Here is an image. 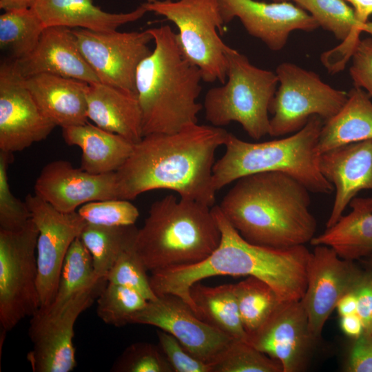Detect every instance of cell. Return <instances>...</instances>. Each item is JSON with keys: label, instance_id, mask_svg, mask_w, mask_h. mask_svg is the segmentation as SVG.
<instances>
[{"label": "cell", "instance_id": "e575fe53", "mask_svg": "<svg viewBox=\"0 0 372 372\" xmlns=\"http://www.w3.org/2000/svg\"><path fill=\"white\" fill-rule=\"evenodd\" d=\"M212 372H282L280 364L247 341L233 340L211 364Z\"/></svg>", "mask_w": 372, "mask_h": 372}, {"label": "cell", "instance_id": "30bf717a", "mask_svg": "<svg viewBox=\"0 0 372 372\" xmlns=\"http://www.w3.org/2000/svg\"><path fill=\"white\" fill-rule=\"evenodd\" d=\"M38 236L32 219L18 231L0 229V324L4 331L12 330L40 309Z\"/></svg>", "mask_w": 372, "mask_h": 372}, {"label": "cell", "instance_id": "d590c367", "mask_svg": "<svg viewBox=\"0 0 372 372\" xmlns=\"http://www.w3.org/2000/svg\"><path fill=\"white\" fill-rule=\"evenodd\" d=\"M77 212L87 224L105 227L133 225L139 216L135 205L121 198L90 202L81 205Z\"/></svg>", "mask_w": 372, "mask_h": 372}, {"label": "cell", "instance_id": "8d00e7d4", "mask_svg": "<svg viewBox=\"0 0 372 372\" xmlns=\"http://www.w3.org/2000/svg\"><path fill=\"white\" fill-rule=\"evenodd\" d=\"M133 245L121 254L105 278L107 282L135 290L147 301L155 300L158 296L151 287L147 270Z\"/></svg>", "mask_w": 372, "mask_h": 372}, {"label": "cell", "instance_id": "7bdbcfd3", "mask_svg": "<svg viewBox=\"0 0 372 372\" xmlns=\"http://www.w3.org/2000/svg\"><path fill=\"white\" fill-rule=\"evenodd\" d=\"M354 292L358 300L357 314L362 321L364 331L369 332L372 320V271H365Z\"/></svg>", "mask_w": 372, "mask_h": 372}, {"label": "cell", "instance_id": "3957f363", "mask_svg": "<svg viewBox=\"0 0 372 372\" xmlns=\"http://www.w3.org/2000/svg\"><path fill=\"white\" fill-rule=\"evenodd\" d=\"M309 192L287 174L256 173L236 180L218 207L248 242L287 248L304 245L315 236Z\"/></svg>", "mask_w": 372, "mask_h": 372}, {"label": "cell", "instance_id": "f6af8a7d", "mask_svg": "<svg viewBox=\"0 0 372 372\" xmlns=\"http://www.w3.org/2000/svg\"><path fill=\"white\" fill-rule=\"evenodd\" d=\"M335 309L340 317L357 313L358 300L354 291L344 295L338 302Z\"/></svg>", "mask_w": 372, "mask_h": 372}, {"label": "cell", "instance_id": "f546056e", "mask_svg": "<svg viewBox=\"0 0 372 372\" xmlns=\"http://www.w3.org/2000/svg\"><path fill=\"white\" fill-rule=\"evenodd\" d=\"M137 231L134 225L120 227L85 225L79 238L92 258L98 277L105 278L121 254L134 245Z\"/></svg>", "mask_w": 372, "mask_h": 372}, {"label": "cell", "instance_id": "681fc988", "mask_svg": "<svg viewBox=\"0 0 372 372\" xmlns=\"http://www.w3.org/2000/svg\"><path fill=\"white\" fill-rule=\"evenodd\" d=\"M273 2H282V1H287L289 0H271Z\"/></svg>", "mask_w": 372, "mask_h": 372}, {"label": "cell", "instance_id": "60d3db41", "mask_svg": "<svg viewBox=\"0 0 372 372\" xmlns=\"http://www.w3.org/2000/svg\"><path fill=\"white\" fill-rule=\"evenodd\" d=\"M351 59L349 73L354 86L363 89L372 98V38L360 39Z\"/></svg>", "mask_w": 372, "mask_h": 372}, {"label": "cell", "instance_id": "d4e9b609", "mask_svg": "<svg viewBox=\"0 0 372 372\" xmlns=\"http://www.w3.org/2000/svg\"><path fill=\"white\" fill-rule=\"evenodd\" d=\"M31 8L45 28L61 26L110 32L141 19L143 4L127 12L112 13L94 5L93 0H34Z\"/></svg>", "mask_w": 372, "mask_h": 372}, {"label": "cell", "instance_id": "277c9868", "mask_svg": "<svg viewBox=\"0 0 372 372\" xmlns=\"http://www.w3.org/2000/svg\"><path fill=\"white\" fill-rule=\"evenodd\" d=\"M147 30L154 48L138 65L135 81L143 136L174 133L198 123L203 108L197 101L200 71L183 53L177 33L168 25Z\"/></svg>", "mask_w": 372, "mask_h": 372}, {"label": "cell", "instance_id": "ac0fdd59", "mask_svg": "<svg viewBox=\"0 0 372 372\" xmlns=\"http://www.w3.org/2000/svg\"><path fill=\"white\" fill-rule=\"evenodd\" d=\"M225 23L240 20L251 36L268 48L279 51L295 30L311 32L319 25L304 10L287 1L265 3L256 0H219Z\"/></svg>", "mask_w": 372, "mask_h": 372}, {"label": "cell", "instance_id": "7dc6e473", "mask_svg": "<svg viewBox=\"0 0 372 372\" xmlns=\"http://www.w3.org/2000/svg\"><path fill=\"white\" fill-rule=\"evenodd\" d=\"M34 0H1L0 8L6 10L30 8Z\"/></svg>", "mask_w": 372, "mask_h": 372}, {"label": "cell", "instance_id": "1f68e13d", "mask_svg": "<svg viewBox=\"0 0 372 372\" xmlns=\"http://www.w3.org/2000/svg\"><path fill=\"white\" fill-rule=\"evenodd\" d=\"M102 278L96 275L92 258L80 238L70 246L64 258L56 296L52 303L40 309L54 311L74 294Z\"/></svg>", "mask_w": 372, "mask_h": 372}, {"label": "cell", "instance_id": "b9f144b4", "mask_svg": "<svg viewBox=\"0 0 372 372\" xmlns=\"http://www.w3.org/2000/svg\"><path fill=\"white\" fill-rule=\"evenodd\" d=\"M351 348L345 371L348 372H372V334L364 331Z\"/></svg>", "mask_w": 372, "mask_h": 372}, {"label": "cell", "instance_id": "d6986e66", "mask_svg": "<svg viewBox=\"0 0 372 372\" xmlns=\"http://www.w3.org/2000/svg\"><path fill=\"white\" fill-rule=\"evenodd\" d=\"M34 189L35 195L63 213L90 202L118 198L115 172L94 174L64 160L46 164Z\"/></svg>", "mask_w": 372, "mask_h": 372}, {"label": "cell", "instance_id": "4fadbf2b", "mask_svg": "<svg viewBox=\"0 0 372 372\" xmlns=\"http://www.w3.org/2000/svg\"><path fill=\"white\" fill-rule=\"evenodd\" d=\"M25 203L31 219L39 230L37 245V287L41 307L53 301L62 265L72 242L87 225L77 211L63 213L35 194H28Z\"/></svg>", "mask_w": 372, "mask_h": 372}, {"label": "cell", "instance_id": "f35d334b", "mask_svg": "<svg viewBox=\"0 0 372 372\" xmlns=\"http://www.w3.org/2000/svg\"><path fill=\"white\" fill-rule=\"evenodd\" d=\"M113 372H174L158 347L144 342L132 344L113 364Z\"/></svg>", "mask_w": 372, "mask_h": 372}, {"label": "cell", "instance_id": "5bb4252c", "mask_svg": "<svg viewBox=\"0 0 372 372\" xmlns=\"http://www.w3.org/2000/svg\"><path fill=\"white\" fill-rule=\"evenodd\" d=\"M307 268V287L301 301L310 333L317 342L339 300L354 291L365 271L354 260L340 258L331 247L314 246Z\"/></svg>", "mask_w": 372, "mask_h": 372}, {"label": "cell", "instance_id": "7c38bea8", "mask_svg": "<svg viewBox=\"0 0 372 372\" xmlns=\"http://www.w3.org/2000/svg\"><path fill=\"white\" fill-rule=\"evenodd\" d=\"M78 47L101 83L136 92V73L152 52L153 37L144 31L97 32L72 29Z\"/></svg>", "mask_w": 372, "mask_h": 372}, {"label": "cell", "instance_id": "484cf974", "mask_svg": "<svg viewBox=\"0 0 372 372\" xmlns=\"http://www.w3.org/2000/svg\"><path fill=\"white\" fill-rule=\"evenodd\" d=\"M62 136L68 145L81 149V168L94 174L116 172L130 156L134 145L88 122L62 128Z\"/></svg>", "mask_w": 372, "mask_h": 372}, {"label": "cell", "instance_id": "9a60e30c", "mask_svg": "<svg viewBox=\"0 0 372 372\" xmlns=\"http://www.w3.org/2000/svg\"><path fill=\"white\" fill-rule=\"evenodd\" d=\"M130 324L152 325L169 333L189 353L211 367L234 340L198 318L188 304L172 294L148 301L131 318Z\"/></svg>", "mask_w": 372, "mask_h": 372}, {"label": "cell", "instance_id": "f1b7e54d", "mask_svg": "<svg viewBox=\"0 0 372 372\" xmlns=\"http://www.w3.org/2000/svg\"><path fill=\"white\" fill-rule=\"evenodd\" d=\"M189 294L198 318L233 339L248 340L234 284L208 287L198 282L190 287Z\"/></svg>", "mask_w": 372, "mask_h": 372}, {"label": "cell", "instance_id": "836d02e7", "mask_svg": "<svg viewBox=\"0 0 372 372\" xmlns=\"http://www.w3.org/2000/svg\"><path fill=\"white\" fill-rule=\"evenodd\" d=\"M96 300L98 317L105 324L117 327L130 324L131 318L148 302L135 290L110 282Z\"/></svg>", "mask_w": 372, "mask_h": 372}, {"label": "cell", "instance_id": "f5cc1de1", "mask_svg": "<svg viewBox=\"0 0 372 372\" xmlns=\"http://www.w3.org/2000/svg\"><path fill=\"white\" fill-rule=\"evenodd\" d=\"M0 1H1V0H0Z\"/></svg>", "mask_w": 372, "mask_h": 372}, {"label": "cell", "instance_id": "603a6c76", "mask_svg": "<svg viewBox=\"0 0 372 372\" xmlns=\"http://www.w3.org/2000/svg\"><path fill=\"white\" fill-rule=\"evenodd\" d=\"M87 116L98 127L133 143L143 137L142 112L135 92L101 82L89 84Z\"/></svg>", "mask_w": 372, "mask_h": 372}, {"label": "cell", "instance_id": "e0dca14e", "mask_svg": "<svg viewBox=\"0 0 372 372\" xmlns=\"http://www.w3.org/2000/svg\"><path fill=\"white\" fill-rule=\"evenodd\" d=\"M247 342L278 361L282 372L303 371L316 342L301 300L282 302Z\"/></svg>", "mask_w": 372, "mask_h": 372}, {"label": "cell", "instance_id": "83f0119b", "mask_svg": "<svg viewBox=\"0 0 372 372\" xmlns=\"http://www.w3.org/2000/svg\"><path fill=\"white\" fill-rule=\"evenodd\" d=\"M363 89L353 87L342 109L322 127L317 152L372 139V101Z\"/></svg>", "mask_w": 372, "mask_h": 372}, {"label": "cell", "instance_id": "f907efd6", "mask_svg": "<svg viewBox=\"0 0 372 372\" xmlns=\"http://www.w3.org/2000/svg\"><path fill=\"white\" fill-rule=\"evenodd\" d=\"M156 1H160V0H146V2H154Z\"/></svg>", "mask_w": 372, "mask_h": 372}, {"label": "cell", "instance_id": "9c48e42d", "mask_svg": "<svg viewBox=\"0 0 372 372\" xmlns=\"http://www.w3.org/2000/svg\"><path fill=\"white\" fill-rule=\"evenodd\" d=\"M276 74L278 85L269 107L271 136L295 133L312 116L327 121L342 109L348 99V92L333 88L316 72L294 63H280Z\"/></svg>", "mask_w": 372, "mask_h": 372}, {"label": "cell", "instance_id": "2e32d148", "mask_svg": "<svg viewBox=\"0 0 372 372\" xmlns=\"http://www.w3.org/2000/svg\"><path fill=\"white\" fill-rule=\"evenodd\" d=\"M56 125L43 113L16 71L0 65V151L14 153L45 140Z\"/></svg>", "mask_w": 372, "mask_h": 372}, {"label": "cell", "instance_id": "ffe728a7", "mask_svg": "<svg viewBox=\"0 0 372 372\" xmlns=\"http://www.w3.org/2000/svg\"><path fill=\"white\" fill-rule=\"evenodd\" d=\"M319 169L335 190L326 227L333 225L358 193L372 190V139L337 147L321 154Z\"/></svg>", "mask_w": 372, "mask_h": 372}, {"label": "cell", "instance_id": "bcb514c9", "mask_svg": "<svg viewBox=\"0 0 372 372\" xmlns=\"http://www.w3.org/2000/svg\"><path fill=\"white\" fill-rule=\"evenodd\" d=\"M352 6L358 19L364 23L369 22L372 15V0H344Z\"/></svg>", "mask_w": 372, "mask_h": 372}, {"label": "cell", "instance_id": "ab89813d", "mask_svg": "<svg viewBox=\"0 0 372 372\" xmlns=\"http://www.w3.org/2000/svg\"><path fill=\"white\" fill-rule=\"evenodd\" d=\"M160 348L174 372H212L211 365L195 358L169 333L156 332Z\"/></svg>", "mask_w": 372, "mask_h": 372}, {"label": "cell", "instance_id": "4316f807", "mask_svg": "<svg viewBox=\"0 0 372 372\" xmlns=\"http://www.w3.org/2000/svg\"><path fill=\"white\" fill-rule=\"evenodd\" d=\"M349 205V214L315 236L310 243L328 246L340 258L355 260L372 254V196H355Z\"/></svg>", "mask_w": 372, "mask_h": 372}, {"label": "cell", "instance_id": "7a4b0ae2", "mask_svg": "<svg viewBox=\"0 0 372 372\" xmlns=\"http://www.w3.org/2000/svg\"><path fill=\"white\" fill-rule=\"evenodd\" d=\"M211 209L221 234L218 246L199 262L152 272L149 281L156 296H177L196 314L189 294L194 284L216 276H247L267 282L282 302L301 300L311 254L306 246L272 248L251 243L227 220L218 205Z\"/></svg>", "mask_w": 372, "mask_h": 372}, {"label": "cell", "instance_id": "6da1fadb", "mask_svg": "<svg viewBox=\"0 0 372 372\" xmlns=\"http://www.w3.org/2000/svg\"><path fill=\"white\" fill-rule=\"evenodd\" d=\"M228 133L196 123L174 133L145 135L115 172L118 198L130 200L146 192L168 189L212 207L215 154Z\"/></svg>", "mask_w": 372, "mask_h": 372}, {"label": "cell", "instance_id": "ee69618b", "mask_svg": "<svg viewBox=\"0 0 372 372\" xmlns=\"http://www.w3.org/2000/svg\"><path fill=\"white\" fill-rule=\"evenodd\" d=\"M340 325L342 332L353 339L358 338L364 330L362 321L357 313L341 316Z\"/></svg>", "mask_w": 372, "mask_h": 372}, {"label": "cell", "instance_id": "4dcf8cb0", "mask_svg": "<svg viewBox=\"0 0 372 372\" xmlns=\"http://www.w3.org/2000/svg\"><path fill=\"white\" fill-rule=\"evenodd\" d=\"M45 28L31 7L6 10L0 15V48L13 61L23 59L36 48Z\"/></svg>", "mask_w": 372, "mask_h": 372}, {"label": "cell", "instance_id": "ba28073f", "mask_svg": "<svg viewBox=\"0 0 372 372\" xmlns=\"http://www.w3.org/2000/svg\"><path fill=\"white\" fill-rule=\"evenodd\" d=\"M147 12L164 17L178 28L185 57L200 71L203 81L224 83L229 46L220 37L225 21L219 0H160L142 3Z\"/></svg>", "mask_w": 372, "mask_h": 372}, {"label": "cell", "instance_id": "cb8c5ba5", "mask_svg": "<svg viewBox=\"0 0 372 372\" xmlns=\"http://www.w3.org/2000/svg\"><path fill=\"white\" fill-rule=\"evenodd\" d=\"M307 11L323 29L342 41L338 46L326 52L322 62L330 72L344 69L351 59L360 34L365 32L372 36V22H360L353 9L344 0H292Z\"/></svg>", "mask_w": 372, "mask_h": 372}, {"label": "cell", "instance_id": "8fae6325", "mask_svg": "<svg viewBox=\"0 0 372 372\" xmlns=\"http://www.w3.org/2000/svg\"><path fill=\"white\" fill-rule=\"evenodd\" d=\"M100 278L81 289L54 311L39 309L31 317L28 333L33 348L28 360L34 372H70L76 365L74 324L107 283Z\"/></svg>", "mask_w": 372, "mask_h": 372}, {"label": "cell", "instance_id": "44dd1931", "mask_svg": "<svg viewBox=\"0 0 372 372\" xmlns=\"http://www.w3.org/2000/svg\"><path fill=\"white\" fill-rule=\"evenodd\" d=\"M13 64L23 78L50 74L88 84L100 82L81 52L72 29L65 27L45 28L34 50Z\"/></svg>", "mask_w": 372, "mask_h": 372}, {"label": "cell", "instance_id": "52a82bcc", "mask_svg": "<svg viewBox=\"0 0 372 372\" xmlns=\"http://www.w3.org/2000/svg\"><path fill=\"white\" fill-rule=\"evenodd\" d=\"M226 56L225 82L209 89L205 96L206 120L219 127L237 122L251 138L260 140L269 134V107L278 85L277 75L254 65L231 47Z\"/></svg>", "mask_w": 372, "mask_h": 372}, {"label": "cell", "instance_id": "74e56055", "mask_svg": "<svg viewBox=\"0 0 372 372\" xmlns=\"http://www.w3.org/2000/svg\"><path fill=\"white\" fill-rule=\"evenodd\" d=\"M12 154L0 151V229L10 231L23 229L31 220L25 201L16 198L10 188L8 169Z\"/></svg>", "mask_w": 372, "mask_h": 372}, {"label": "cell", "instance_id": "d6a6232c", "mask_svg": "<svg viewBox=\"0 0 372 372\" xmlns=\"http://www.w3.org/2000/svg\"><path fill=\"white\" fill-rule=\"evenodd\" d=\"M234 285L242 323L249 338L282 301L271 287L254 276Z\"/></svg>", "mask_w": 372, "mask_h": 372}, {"label": "cell", "instance_id": "8992f818", "mask_svg": "<svg viewBox=\"0 0 372 372\" xmlns=\"http://www.w3.org/2000/svg\"><path fill=\"white\" fill-rule=\"evenodd\" d=\"M323 120L312 116L292 135L264 142H247L229 132L224 154L213 167L216 191L241 177L260 172L287 174L310 192L329 194L334 187L321 174L316 147Z\"/></svg>", "mask_w": 372, "mask_h": 372}, {"label": "cell", "instance_id": "816d5d0a", "mask_svg": "<svg viewBox=\"0 0 372 372\" xmlns=\"http://www.w3.org/2000/svg\"><path fill=\"white\" fill-rule=\"evenodd\" d=\"M369 332L372 334V320H371V329H370Z\"/></svg>", "mask_w": 372, "mask_h": 372}, {"label": "cell", "instance_id": "c3c4849f", "mask_svg": "<svg viewBox=\"0 0 372 372\" xmlns=\"http://www.w3.org/2000/svg\"><path fill=\"white\" fill-rule=\"evenodd\" d=\"M367 259L364 261L366 265L369 267V270L372 271V254L366 256Z\"/></svg>", "mask_w": 372, "mask_h": 372}, {"label": "cell", "instance_id": "7402d4cb", "mask_svg": "<svg viewBox=\"0 0 372 372\" xmlns=\"http://www.w3.org/2000/svg\"><path fill=\"white\" fill-rule=\"evenodd\" d=\"M43 113L61 128L87 122L86 82L50 74L23 78Z\"/></svg>", "mask_w": 372, "mask_h": 372}, {"label": "cell", "instance_id": "5b68a950", "mask_svg": "<svg viewBox=\"0 0 372 372\" xmlns=\"http://www.w3.org/2000/svg\"><path fill=\"white\" fill-rule=\"evenodd\" d=\"M211 208L173 194L154 202L133 245L147 270L152 273L207 258L221 237Z\"/></svg>", "mask_w": 372, "mask_h": 372}]
</instances>
